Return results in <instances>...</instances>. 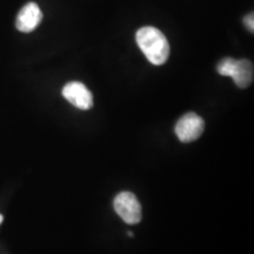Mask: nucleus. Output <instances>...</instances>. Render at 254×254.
<instances>
[{
  "instance_id": "1",
  "label": "nucleus",
  "mask_w": 254,
  "mask_h": 254,
  "mask_svg": "<svg viewBox=\"0 0 254 254\" xmlns=\"http://www.w3.org/2000/svg\"><path fill=\"white\" fill-rule=\"evenodd\" d=\"M135 40L151 64L160 66L167 62L170 57V44L160 30L152 26L139 28Z\"/></svg>"
},
{
  "instance_id": "2",
  "label": "nucleus",
  "mask_w": 254,
  "mask_h": 254,
  "mask_svg": "<svg viewBox=\"0 0 254 254\" xmlns=\"http://www.w3.org/2000/svg\"><path fill=\"white\" fill-rule=\"evenodd\" d=\"M114 209L117 214L123 219L126 224L135 225L140 222L142 213L141 205L136 196L131 192H122L114 199Z\"/></svg>"
},
{
  "instance_id": "3",
  "label": "nucleus",
  "mask_w": 254,
  "mask_h": 254,
  "mask_svg": "<svg viewBox=\"0 0 254 254\" xmlns=\"http://www.w3.org/2000/svg\"><path fill=\"white\" fill-rule=\"evenodd\" d=\"M205 124L201 117L195 113H187L176 125V134L182 142H192L199 139L204 132Z\"/></svg>"
},
{
  "instance_id": "4",
  "label": "nucleus",
  "mask_w": 254,
  "mask_h": 254,
  "mask_svg": "<svg viewBox=\"0 0 254 254\" xmlns=\"http://www.w3.org/2000/svg\"><path fill=\"white\" fill-rule=\"evenodd\" d=\"M63 95L68 103L80 110H90L93 106L91 91L82 82L71 81L63 88Z\"/></svg>"
},
{
  "instance_id": "5",
  "label": "nucleus",
  "mask_w": 254,
  "mask_h": 254,
  "mask_svg": "<svg viewBox=\"0 0 254 254\" xmlns=\"http://www.w3.org/2000/svg\"><path fill=\"white\" fill-rule=\"evenodd\" d=\"M41 20H43V13L39 6L36 2H28L19 12L15 26L20 32L28 33L36 30Z\"/></svg>"
},
{
  "instance_id": "6",
  "label": "nucleus",
  "mask_w": 254,
  "mask_h": 254,
  "mask_svg": "<svg viewBox=\"0 0 254 254\" xmlns=\"http://www.w3.org/2000/svg\"><path fill=\"white\" fill-rule=\"evenodd\" d=\"M230 77L233 79L238 87H249L253 81V64L247 59L234 60Z\"/></svg>"
},
{
  "instance_id": "7",
  "label": "nucleus",
  "mask_w": 254,
  "mask_h": 254,
  "mask_svg": "<svg viewBox=\"0 0 254 254\" xmlns=\"http://www.w3.org/2000/svg\"><path fill=\"white\" fill-rule=\"evenodd\" d=\"M244 23H245V25H246V27H247V30L249 31H251V32H253L254 30V19H253V13H250V14H247L246 17H245V19H244Z\"/></svg>"
},
{
  "instance_id": "8",
  "label": "nucleus",
  "mask_w": 254,
  "mask_h": 254,
  "mask_svg": "<svg viewBox=\"0 0 254 254\" xmlns=\"http://www.w3.org/2000/svg\"><path fill=\"white\" fill-rule=\"evenodd\" d=\"M2 219H4V218H2V215L0 214V224H1V222H2Z\"/></svg>"
}]
</instances>
